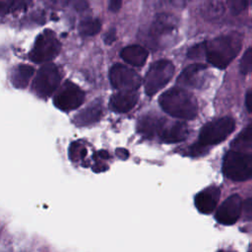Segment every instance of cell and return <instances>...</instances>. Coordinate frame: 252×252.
Segmentation results:
<instances>
[{"mask_svg":"<svg viewBox=\"0 0 252 252\" xmlns=\"http://www.w3.org/2000/svg\"><path fill=\"white\" fill-rule=\"evenodd\" d=\"M242 45V34L232 32L205 42V57L213 66L223 69L238 54Z\"/></svg>","mask_w":252,"mask_h":252,"instance_id":"cell-1","label":"cell"},{"mask_svg":"<svg viewBox=\"0 0 252 252\" xmlns=\"http://www.w3.org/2000/svg\"><path fill=\"white\" fill-rule=\"evenodd\" d=\"M160 107L170 116L182 119H193L198 113L195 96L181 88H172L159 96Z\"/></svg>","mask_w":252,"mask_h":252,"instance_id":"cell-2","label":"cell"},{"mask_svg":"<svg viewBox=\"0 0 252 252\" xmlns=\"http://www.w3.org/2000/svg\"><path fill=\"white\" fill-rule=\"evenodd\" d=\"M222 172L233 181H245L252 178V154L229 151L222 160Z\"/></svg>","mask_w":252,"mask_h":252,"instance_id":"cell-3","label":"cell"},{"mask_svg":"<svg viewBox=\"0 0 252 252\" xmlns=\"http://www.w3.org/2000/svg\"><path fill=\"white\" fill-rule=\"evenodd\" d=\"M234 128L235 121L231 117H221L213 120L202 127L196 145L204 150L209 146L219 144L226 139Z\"/></svg>","mask_w":252,"mask_h":252,"instance_id":"cell-4","label":"cell"},{"mask_svg":"<svg viewBox=\"0 0 252 252\" xmlns=\"http://www.w3.org/2000/svg\"><path fill=\"white\" fill-rule=\"evenodd\" d=\"M174 65L166 59L158 60L153 63L145 77V92L148 95H153L162 89L172 78Z\"/></svg>","mask_w":252,"mask_h":252,"instance_id":"cell-5","label":"cell"},{"mask_svg":"<svg viewBox=\"0 0 252 252\" xmlns=\"http://www.w3.org/2000/svg\"><path fill=\"white\" fill-rule=\"evenodd\" d=\"M62 78L60 69L52 64L47 63L39 68L32 83V91L40 97H48L58 87Z\"/></svg>","mask_w":252,"mask_h":252,"instance_id":"cell-6","label":"cell"},{"mask_svg":"<svg viewBox=\"0 0 252 252\" xmlns=\"http://www.w3.org/2000/svg\"><path fill=\"white\" fill-rule=\"evenodd\" d=\"M60 51V42L52 31H44L40 33L31 50L29 57L35 63L48 62Z\"/></svg>","mask_w":252,"mask_h":252,"instance_id":"cell-7","label":"cell"},{"mask_svg":"<svg viewBox=\"0 0 252 252\" xmlns=\"http://www.w3.org/2000/svg\"><path fill=\"white\" fill-rule=\"evenodd\" d=\"M109 80L112 87L120 91H137L142 82L137 72L122 64H115L111 67Z\"/></svg>","mask_w":252,"mask_h":252,"instance_id":"cell-8","label":"cell"},{"mask_svg":"<svg viewBox=\"0 0 252 252\" xmlns=\"http://www.w3.org/2000/svg\"><path fill=\"white\" fill-rule=\"evenodd\" d=\"M85 99V93L74 83L67 81L59 89L53 98L56 107L63 111L78 108Z\"/></svg>","mask_w":252,"mask_h":252,"instance_id":"cell-9","label":"cell"},{"mask_svg":"<svg viewBox=\"0 0 252 252\" xmlns=\"http://www.w3.org/2000/svg\"><path fill=\"white\" fill-rule=\"evenodd\" d=\"M178 21L175 16L168 13H160L154 19L150 28V36L156 42H160L175 34Z\"/></svg>","mask_w":252,"mask_h":252,"instance_id":"cell-10","label":"cell"},{"mask_svg":"<svg viewBox=\"0 0 252 252\" xmlns=\"http://www.w3.org/2000/svg\"><path fill=\"white\" fill-rule=\"evenodd\" d=\"M242 210V202L238 195L228 197L220 206L216 213V220L224 225H230L237 221Z\"/></svg>","mask_w":252,"mask_h":252,"instance_id":"cell-11","label":"cell"},{"mask_svg":"<svg viewBox=\"0 0 252 252\" xmlns=\"http://www.w3.org/2000/svg\"><path fill=\"white\" fill-rule=\"evenodd\" d=\"M207 67L204 64H192L186 67L177 79V83L191 88H201L206 82Z\"/></svg>","mask_w":252,"mask_h":252,"instance_id":"cell-12","label":"cell"},{"mask_svg":"<svg viewBox=\"0 0 252 252\" xmlns=\"http://www.w3.org/2000/svg\"><path fill=\"white\" fill-rule=\"evenodd\" d=\"M220 196V190L219 187H216V186L208 187L196 195L195 206L200 213L208 215L215 210L219 202Z\"/></svg>","mask_w":252,"mask_h":252,"instance_id":"cell-13","label":"cell"},{"mask_svg":"<svg viewBox=\"0 0 252 252\" xmlns=\"http://www.w3.org/2000/svg\"><path fill=\"white\" fill-rule=\"evenodd\" d=\"M189 134L188 126L183 122H171L164 121L158 137L165 143H178L187 138Z\"/></svg>","mask_w":252,"mask_h":252,"instance_id":"cell-14","label":"cell"},{"mask_svg":"<svg viewBox=\"0 0 252 252\" xmlns=\"http://www.w3.org/2000/svg\"><path fill=\"white\" fill-rule=\"evenodd\" d=\"M139 95L136 91H120L110 98V107L113 111L124 113L131 110L137 103Z\"/></svg>","mask_w":252,"mask_h":252,"instance_id":"cell-15","label":"cell"},{"mask_svg":"<svg viewBox=\"0 0 252 252\" xmlns=\"http://www.w3.org/2000/svg\"><path fill=\"white\" fill-rule=\"evenodd\" d=\"M102 115L101 102L95 100L84 108L75 116V123L78 126H88L97 122Z\"/></svg>","mask_w":252,"mask_h":252,"instance_id":"cell-16","label":"cell"},{"mask_svg":"<svg viewBox=\"0 0 252 252\" xmlns=\"http://www.w3.org/2000/svg\"><path fill=\"white\" fill-rule=\"evenodd\" d=\"M164 121L165 120L161 117L148 114L141 117L138 123V130L142 135L146 136L147 138H153L156 135L158 136Z\"/></svg>","mask_w":252,"mask_h":252,"instance_id":"cell-17","label":"cell"},{"mask_svg":"<svg viewBox=\"0 0 252 252\" xmlns=\"http://www.w3.org/2000/svg\"><path fill=\"white\" fill-rule=\"evenodd\" d=\"M120 54L125 62L133 66H143L148 58L147 49L137 44L128 45L124 47L121 50Z\"/></svg>","mask_w":252,"mask_h":252,"instance_id":"cell-18","label":"cell"},{"mask_svg":"<svg viewBox=\"0 0 252 252\" xmlns=\"http://www.w3.org/2000/svg\"><path fill=\"white\" fill-rule=\"evenodd\" d=\"M224 14V6L220 1L208 0L203 3L201 8V15L208 21H216Z\"/></svg>","mask_w":252,"mask_h":252,"instance_id":"cell-19","label":"cell"},{"mask_svg":"<svg viewBox=\"0 0 252 252\" xmlns=\"http://www.w3.org/2000/svg\"><path fill=\"white\" fill-rule=\"evenodd\" d=\"M33 72L34 69L30 65H19L13 71L11 82L16 88L24 89L27 87Z\"/></svg>","mask_w":252,"mask_h":252,"instance_id":"cell-20","label":"cell"},{"mask_svg":"<svg viewBox=\"0 0 252 252\" xmlns=\"http://www.w3.org/2000/svg\"><path fill=\"white\" fill-rule=\"evenodd\" d=\"M32 5V0H0V16L26 11Z\"/></svg>","mask_w":252,"mask_h":252,"instance_id":"cell-21","label":"cell"},{"mask_svg":"<svg viewBox=\"0 0 252 252\" xmlns=\"http://www.w3.org/2000/svg\"><path fill=\"white\" fill-rule=\"evenodd\" d=\"M231 147L235 150H252V123L238 134L232 141Z\"/></svg>","mask_w":252,"mask_h":252,"instance_id":"cell-22","label":"cell"},{"mask_svg":"<svg viewBox=\"0 0 252 252\" xmlns=\"http://www.w3.org/2000/svg\"><path fill=\"white\" fill-rule=\"evenodd\" d=\"M101 28L100 21L94 18H86L79 25L80 34L83 36H92L96 34Z\"/></svg>","mask_w":252,"mask_h":252,"instance_id":"cell-23","label":"cell"},{"mask_svg":"<svg viewBox=\"0 0 252 252\" xmlns=\"http://www.w3.org/2000/svg\"><path fill=\"white\" fill-rule=\"evenodd\" d=\"M54 4L60 7H72L78 11H82L88 8L87 0H51Z\"/></svg>","mask_w":252,"mask_h":252,"instance_id":"cell-24","label":"cell"},{"mask_svg":"<svg viewBox=\"0 0 252 252\" xmlns=\"http://www.w3.org/2000/svg\"><path fill=\"white\" fill-rule=\"evenodd\" d=\"M252 3V0H227V6L233 15L243 12Z\"/></svg>","mask_w":252,"mask_h":252,"instance_id":"cell-25","label":"cell"},{"mask_svg":"<svg viewBox=\"0 0 252 252\" xmlns=\"http://www.w3.org/2000/svg\"><path fill=\"white\" fill-rule=\"evenodd\" d=\"M239 69L242 74H247L252 70V46L244 52L240 60Z\"/></svg>","mask_w":252,"mask_h":252,"instance_id":"cell-26","label":"cell"},{"mask_svg":"<svg viewBox=\"0 0 252 252\" xmlns=\"http://www.w3.org/2000/svg\"><path fill=\"white\" fill-rule=\"evenodd\" d=\"M86 149L80 143H73L70 147L69 155L73 160H78L86 156Z\"/></svg>","mask_w":252,"mask_h":252,"instance_id":"cell-27","label":"cell"},{"mask_svg":"<svg viewBox=\"0 0 252 252\" xmlns=\"http://www.w3.org/2000/svg\"><path fill=\"white\" fill-rule=\"evenodd\" d=\"M202 56H205V42H202L200 44H197L190 48L188 51V57L192 59L201 58Z\"/></svg>","mask_w":252,"mask_h":252,"instance_id":"cell-28","label":"cell"},{"mask_svg":"<svg viewBox=\"0 0 252 252\" xmlns=\"http://www.w3.org/2000/svg\"><path fill=\"white\" fill-rule=\"evenodd\" d=\"M189 1H191V0H162V2H164L165 4H168V5H170V6L177 7V8L186 6V4H187Z\"/></svg>","mask_w":252,"mask_h":252,"instance_id":"cell-29","label":"cell"},{"mask_svg":"<svg viewBox=\"0 0 252 252\" xmlns=\"http://www.w3.org/2000/svg\"><path fill=\"white\" fill-rule=\"evenodd\" d=\"M243 209H244V212H245L247 218L251 219L252 218V198H249L244 202Z\"/></svg>","mask_w":252,"mask_h":252,"instance_id":"cell-30","label":"cell"},{"mask_svg":"<svg viewBox=\"0 0 252 252\" xmlns=\"http://www.w3.org/2000/svg\"><path fill=\"white\" fill-rule=\"evenodd\" d=\"M122 0H109V10L111 12H117L121 8Z\"/></svg>","mask_w":252,"mask_h":252,"instance_id":"cell-31","label":"cell"},{"mask_svg":"<svg viewBox=\"0 0 252 252\" xmlns=\"http://www.w3.org/2000/svg\"><path fill=\"white\" fill-rule=\"evenodd\" d=\"M245 104L247 109L252 113V89L248 90L245 95Z\"/></svg>","mask_w":252,"mask_h":252,"instance_id":"cell-32","label":"cell"},{"mask_svg":"<svg viewBox=\"0 0 252 252\" xmlns=\"http://www.w3.org/2000/svg\"><path fill=\"white\" fill-rule=\"evenodd\" d=\"M113 40H115V29L110 30L105 34V43H111Z\"/></svg>","mask_w":252,"mask_h":252,"instance_id":"cell-33","label":"cell"}]
</instances>
